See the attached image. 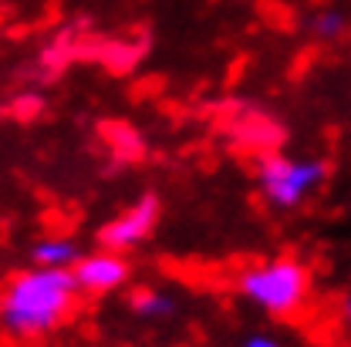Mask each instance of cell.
Instances as JSON below:
<instances>
[{"label": "cell", "instance_id": "cell-1", "mask_svg": "<svg viewBox=\"0 0 351 347\" xmlns=\"http://www.w3.org/2000/svg\"><path fill=\"white\" fill-rule=\"evenodd\" d=\"M78 283L71 270L27 266L0 287V334L10 341L51 337L78 307Z\"/></svg>", "mask_w": 351, "mask_h": 347}, {"label": "cell", "instance_id": "cell-2", "mask_svg": "<svg viewBox=\"0 0 351 347\" xmlns=\"http://www.w3.org/2000/svg\"><path fill=\"white\" fill-rule=\"evenodd\" d=\"M233 287L261 313L287 320V317H298L307 307L311 290H314V277H311V266L298 257H267V260L243 266L237 273Z\"/></svg>", "mask_w": 351, "mask_h": 347}, {"label": "cell", "instance_id": "cell-3", "mask_svg": "<svg viewBox=\"0 0 351 347\" xmlns=\"http://www.w3.org/2000/svg\"><path fill=\"white\" fill-rule=\"evenodd\" d=\"M328 166L321 159H307V155H263L257 162V189L261 199L270 209L291 213L311 203V196L324 185Z\"/></svg>", "mask_w": 351, "mask_h": 347}, {"label": "cell", "instance_id": "cell-4", "mask_svg": "<svg viewBox=\"0 0 351 347\" xmlns=\"http://www.w3.org/2000/svg\"><path fill=\"white\" fill-rule=\"evenodd\" d=\"M159 216H162L159 199H156L152 192H145V196H138L135 203H129L125 209H119L115 216L98 229V243H101L105 250L132 253V250H138L142 243L152 240V233L159 229Z\"/></svg>", "mask_w": 351, "mask_h": 347}, {"label": "cell", "instance_id": "cell-5", "mask_svg": "<svg viewBox=\"0 0 351 347\" xmlns=\"http://www.w3.org/2000/svg\"><path fill=\"white\" fill-rule=\"evenodd\" d=\"M75 283L78 290L88 294V297H108L115 290H122L132 277V263L125 253L119 250H91V253H82V260L75 263Z\"/></svg>", "mask_w": 351, "mask_h": 347}, {"label": "cell", "instance_id": "cell-6", "mask_svg": "<svg viewBox=\"0 0 351 347\" xmlns=\"http://www.w3.org/2000/svg\"><path fill=\"white\" fill-rule=\"evenodd\" d=\"M129 310L145 324H162L179 313V297L162 287H142L129 297Z\"/></svg>", "mask_w": 351, "mask_h": 347}, {"label": "cell", "instance_id": "cell-7", "mask_svg": "<svg viewBox=\"0 0 351 347\" xmlns=\"http://www.w3.org/2000/svg\"><path fill=\"white\" fill-rule=\"evenodd\" d=\"M82 246L71 236H41L31 246V263L34 266H51V270H75V263L82 260Z\"/></svg>", "mask_w": 351, "mask_h": 347}, {"label": "cell", "instance_id": "cell-8", "mask_svg": "<svg viewBox=\"0 0 351 347\" xmlns=\"http://www.w3.org/2000/svg\"><path fill=\"white\" fill-rule=\"evenodd\" d=\"M311 31H314L317 38L331 41V38H338V34L345 31V17H341L338 10H321V14L311 17Z\"/></svg>", "mask_w": 351, "mask_h": 347}, {"label": "cell", "instance_id": "cell-9", "mask_svg": "<svg viewBox=\"0 0 351 347\" xmlns=\"http://www.w3.org/2000/svg\"><path fill=\"white\" fill-rule=\"evenodd\" d=\"M240 347H284L274 334H250V337H243Z\"/></svg>", "mask_w": 351, "mask_h": 347}, {"label": "cell", "instance_id": "cell-10", "mask_svg": "<svg viewBox=\"0 0 351 347\" xmlns=\"http://www.w3.org/2000/svg\"><path fill=\"white\" fill-rule=\"evenodd\" d=\"M338 320H341L345 334H351V294H345L341 304H338Z\"/></svg>", "mask_w": 351, "mask_h": 347}]
</instances>
